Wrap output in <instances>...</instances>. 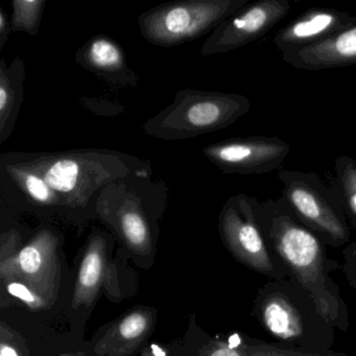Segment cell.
<instances>
[{
	"mask_svg": "<svg viewBox=\"0 0 356 356\" xmlns=\"http://www.w3.org/2000/svg\"><path fill=\"white\" fill-rule=\"evenodd\" d=\"M1 155L40 177L62 216L74 220L95 216L97 197L110 183L152 168L149 160L109 149L10 151Z\"/></svg>",
	"mask_w": 356,
	"mask_h": 356,
	"instance_id": "1",
	"label": "cell"
},
{
	"mask_svg": "<svg viewBox=\"0 0 356 356\" xmlns=\"http://www.w3.org/2000/svg\"><path fill=\"white\" fill-rule=\"evenodd\" d=\"M255 213L268 247L281 260L318 309L335 329L349 328V310L331 273L341 268L327 256L322 239L297 218L282 197L259 202L255 197Z\"/></svg>",
	"mask_w": 356,
	"mask_h": 356,
	"instance_id": "2",
	"label": "cell"
},
{
	"mask_svg": "<svg viewBox=\"0 0 356 356\" xmlns=\"http://www.w3.org/2000/svg\"><path fill=\"white\" fill-rule=\"evenodd\" d=\"M251 314L280 343L314 350H331L334 343V327L312 293L291 275L264 283L256 293Z\"/></svg>",
	"mask_w": 356,
	"mask_h": 356,
	"instance_id": "3",
	"label": "cell"
},
{
	"mask_svg": "<svg viewBox=\"0 0 356 356\" xmlns=\"http://www.w3.org/2000/svg\"><path fill=\"white\" fill-rule=\"evenodd\" d=\"M153 170H138L113 181L95 203V218L113 229L127 247L139 255L153 249L154 229L168 206V185L152 179Z\"/></svg>",
	"mask_w": 356,
	"mask_h": 356,
	"instance_id": "4",
	"label": "cell"
},
{
	"mask_svg": "<svg viewBox=\"0 0 356 356\" xmlns=\"http://www.w3.org/2000/svg\"><path fill=\"white\" fill-rule=\"evenodd\" d=\"M251 109L245 95L184 89L174 102L143 124L145 134L166 141L195 138L222 130Z\"/></svg>",
	"mask_w": 356,
	"mask_h": 356,
	"instance_id": "5",
	"label": "cell"
},
{
	"mask_svg": "<svg viewBox=\"0 0 356 356\" xmlns=\"http://www.w3.org/2000/svg\"><path fill=\"white\" fill-rule=\"evenodd\" d=\"M248 3V0H181L163 3L139 16V30L151 44L177 47L211 33Z\"/></svg>",
	"mask_w": 356,
	"mask_h": 356,
	"instance_id": "6",
	"label": "cell"
},
{
	"mask_svg": "<svg viewBox=\"0 0 356 356\" xmlns=\"http://www.w3.org/2000/svg\"><path fill=\"white\" fill-rule=\"evenodd\" d=\"M282 197L293 213L314 231L323 243L339 249L351 238L349 222L337 183L328 187L314 172L283 170Z\"/></svg>",
	"mask_w": 356,
	"mask_h": 356,
	"instance_id": "7",
	"label": "cell"
},
{
	"mask_svg": "<svg viewBox=\"0 0 356 356\" xmlns=\"http://www.w3.org/2000/svg\"><path fill=\"white\" fill-rule=\"evenodd\" d=\"M255 197L238 193L225 202L218 230L233 257L254 272L281 280L291 276L286 266L266 245L255 213Z\"/></svg>",
	"mask_w": 356,
	"mask_h": 356,
	"instance_id": "8",
	"label": "cell"
},
{
	"mask_svg": "<svg viewBox=\"0 0 356 356\" xmlns=\"http://www.w3.org/2000/svg\"><path fill=\"white\" fill-rule=\"evenodd\" d=\"M202 152L224 174L252 176L280 168L291 147L277 137L255 135L218 141Z\"/></svg>",
	"mask_w": 356,
	"mask_h": 356,
	"instance_id": "9",
	"label": "cell"
},
{
	"mask_svg": "<svg viewBox=\"0 0 356 356\" xmlns=\"http://www.w3.org/2000/svg\"><path fill=\"white\" fill-rule=\"evenodd\" d=\"M291 10L287 0H258L249 3L222 22L204 42V57L230 53L264 37Z\"/></svg>",
	"mask_w": 356,
	"mask_h": 356,
	"instance_id": "10",
	"label": "cell"
},
{
	"mask_svg": "<svg viewBox=\"0 0 356 356\" xmlns=\"http://www.w3.org/2000/svg\"><path fill=\"white\" fill-rule=\"evenodd\" d=\"M59 243L53 230L43 228L17 254L18 279L47 304L55 301L59 289Z\"/></svg>",
	"mask_w": 356,
	"mask_h": 356,
	"instance_id": "11",
	"label": "cell"
},
{
	"mask_svg": "<svg viewBox=\"0 0 356 356\" xmlns=\"http://www.w3.org/2000/svg\"><path fill=\"white\" fill-rule=\"evenodd\" d=\"M356 17L329 8H310L275 35L274 44L282 54L318 44L351 26Z\"/></svg>",
	"mask_w": 356,
	"mask_h": 356,
	"instance_id": "12",
	"label": "cell"
},
{
	"mask_svg": "<svg viewBox=\"0 0 356 356\" xmlns=\"http://www.w3.org/2000/svg\"><path fill=\"white\" fill-rule=\"evenodd\" d=\"M76 63L106 82L136 87L138 76L131 70L120 45L106 35L89 39L74 56Z\"/></svg>",
	"mask_w": 356,
	"mask_h": 356,
	"instance_id": "13",
	"label": "cell"
},
{
	"mask_svg": "<svg viewBox=\"0 0 356 356\" xmlns=\"http://www.w3.org/2000/svg\"><path fill=\"white\" fill-rule=\"evenodd\" d=\"M281 56L289 65L309 72L356 65V26L314 47Z\"/></svg>",
	"mask_w": 356,
	"mask_h": 356,
	"instance_id": "14",
	"label": "cell"
},
{
	"mask_svg": "<svg viewBox=\"0 0 356 356\" xmlns=\"http://www.w3.org/2000/svg\"><path fill=\"white\" fill-rule=\"evenodd\" d=\"M109 241L103 232L93 233L85 248L81 261L72 305H90L93 303L108 270Z\"/></svg>",
	"mask_w": 356,
	"mask_h": 356,
	"instance_id": "15",
	"label": "cell"
},
{
	"mask_svg": "<svg viewBox=\"0 0 356 356\" xmlns=\"http://www.w3.org/2000/svg\"><path fill=\"white\" fill-rule=\"evenodd\" d=\"M155 323L153 312L145 308L122 316L97 341L95 352L101 356H124L132 353L149 334Z\"/></svg>",
	"mask_w": 356,
	"mask_h": 356,
	"instance_id": "16",
	"label": "cell"
},
{
	"mask_svg": "<svg viewBox=\"0 0 356 356\" xmlns=\"http://www.w3.org/2000/svg\"><path fill=\"white\" fill-rule=\"evenodd\" d=\"M26 65L17 56L10 65L3 58L0 60V145L13 134L18 115L24 101Z\"/></svg>",
	"mask_w": 356,
	"mask_h": 356,
	"instance_id": "17",
	"label": "cell"
},
{
	"mask_svg": "<svg viewBox=\"0 0 356 356\" xmlns=\"http://www.w3.org/2000/svg\"><path fill=\"white\" fill-rule=\"evenodd\" d=\"M337 185L343 199L348 222L356 231V157L341 156L334 161Z\"/></svg>",
	"mask_w": 356,
	"mask_h": 356,
	"instance_id": "18",
	"label": "cell"
},
{
	"mask_svg": "<svg viewBox=\"0 0 356 356\" xmlns=\"http://www.w3.org/2000/svg\"><path fill=\"white\" fill-rule=\"evenodd\" d=\"M241 343L249 356H349L332 350L305 349L280 343H268L241 335Z\"/></svg>",
	"mask_w": 356,
	"mask_h": 356,
	"instance_id": "19",
	"label": "cell"
},
{
	"mask_svg": "<svg viewBox=\"0 0 356 356\" xmlns=\"http://www.w3.org/2000/svg\"><path fill=\"white\" fill-rule=\"evenodd\" d=\"M47 0H13L12 33H26L36 36L40 29Z\"/></svg>",
	"mask_w": 356,
	"mask_h": 356,
	"instance_id": "20",
	"label": "cell"
},
{
	"mask_svg": "<svg viewBox=\"0 0 356 356\" xmlns=\"http://www.w3.org/2000/svg\"><path fill=\"white\" fill-rule=\"evenodd\" d=\"M3 284L6 285V291L9 295L24 302L32 309H41V308L49 305L44 299L37 295L32 289H30L26 283L22 282L19 279L8 281Z\"/></svg>",
	"mask_w": 356,
	"mask_h": 356,
	"instance_id": "21",
	"label": "cell"
},
{
	"mask_svg": "<svg viewBox=\"0 0 356 356\" xmlns=\"http://www.w3.org/2000/svg\"><path fill=\"white\" fill-rule=\"evenodd\" d=\"M341 253L343 262L341 266V270H343L350 286L356 291V241L348 243Z\"/></svg>",
	"mask_w": 356,
	"mask_h": 356,
	"instance_id": "22",
	"label": "cell"
},
{
	"mask_svg": "<svg viewBox=\"0 0 356 356\" xmlns=\"http://www.w3.org/2000/svg\"><path fill=\"white\" fill-rule=\"evenodd\" d=\"M0 356H28L24 348L18 345L15 335L10 329L1 326V343H0Z\"/></svg>",
	"mask_w": 356,
	"mask_h": 356,
	"instance_id": "23",
	"label": "cell"
},
{
	"mask_svg": "<svg viewBox=\"0 0 356 356\" xmlns=\"http://www.w3.org/2000/svg\"><path fill=\"white\" fill-rule=\"evenodd\" d=\"M11 33V18L8 17L5 10L0 7V51H3Z\"/></svg>",
	"mask_w": 356,
	"mask_h": 356,
	"instance_id": "24",
	"label": "cell"
},
{
	"mask_svg": "<svg viewBox=\"0 0 356 356\" xmlns=\"http://www.w3.org/2000/svg\"><path fill=\"white\" fill-rule=\"evenodd\" d=\"M143 356H165V352L162 351L158 346L152 345L151 348L143 352Z\"/></svg>",
	"mask_w": 356,
	"mask_h": 356,
	"instance_id": "25",
	"label": "cell"
}]
</instances>
